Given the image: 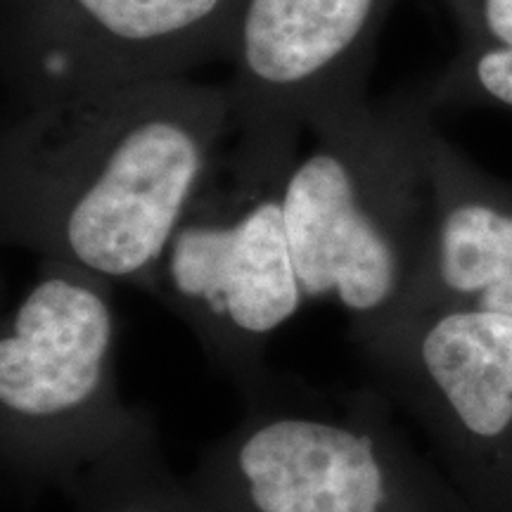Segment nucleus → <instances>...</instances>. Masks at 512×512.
<instances>
[{
  "instance_id": "f257e3e1",
  "label": "nucleus",
  "mask_w": 512,
  "mask_h": 512,
  "mask_svg": "<svg viewBox=\"0 0 512 512\" xmlns=\"http://www.w3.org/2000/svg\"><path fill=\"white\" fill-rule=\"evenodd\" d=\"M228 133L226 86L185 76L10 114L3 242L143 290Z\"/></svg>"
},
{
  "instance_id": "f03ea898",
  "label": "nucleus",
  "mask_w": 512,
  "mask_h": 512,
  "mask_svg": "<svg viewBox=\"0 0 512 512\" xmlns=\"http://www.w3.org/2000/svg\"><path fill=\"white\" fill-rule=\"evenodd\" d=\"M427 93L358 102L309 126L285 185V223L306 302H335L351 332L382 328L411 297L432 233L422 133Z\"/></svg>"
},
{
  "instance_id": "7ed1b4c3",
  "label": "nucleus",
  "mask_w": 512,
  "mask_h": 512,
  "mask_svg": "<svg viewBox=\"0 0 512 512\" xmlns=\"http://www.w3.org/2000/svg\"><path fill=\"white\" fill-rule=\"evenodd\" d=\"M242 418L188 484L221 512H472L394 420L380 387L320 389L273 373L240 392Z\"/></svg>"
},
{
  "instance_id": "20e7f679",
  "label": "nucleus",
  "mask_w": 512,
  "mask_h": 512,
  "mask_svg": "<svg viewBox=\"0 0 512 512\" xmlns=\"http://www.w3.org/2000/svg\"><path fill=\"white\" fill-rule=\"evenodd\" d=\"M157 430L121 399L112 283L41 259L0 335V458L27 491L67 489L114 448Z\"/></svg>"
},
{
  "instance_id": "39448f33",
  "label": "nucleus",
  "mask_w": 512,
  "mask_h": 512,
  "mask_svg": "<svg viewBox=\"0 0 512 512\" xmlns=\"http://www.w3.org/2000/svg\"><path fill=\"white\" fill-rule=\"evenodd\" d=\"M297 157L290 147L235 138L143 287L188 325L238 392L266 373L268 342L306 304L285 223Z\"/></svg>"
},
{
  "instance_id": "423d86ee",
  "label": "nucleus",
  "mask_w": 512,
  "mask_h": 512,
  "mask_svg": "<svg viewBox=\"0 0 512 512\" xmlns=\"http://www.w3.org/2000/svg\"><path fill=\"white\" fill-rule=\"evenodd\" d=\"M351 342L377 387L430 434L472 512H512V316L437 306Z\"/></svg>"
},
{
  "instance_id": "0eeeda50",
  "label": "nucleus",
  "mask_w": 512,
  "mask_h": 512,
  "mask_svg": "<svg viewBox=\"0 0 512 512\" xmlns=\"http://www.w3.org/2000/svg\"><path fill=\"white\" fill-rule=\"evenodd\" d=\"M240 3L0 0L5 117L226 60Z\"/></svg>"
},
{
  "instance_id": "6e6552de",
  "label": "nucleus",
  "mask_w": 512,
  "mask_h": 512,
  "mask_svg": "<svg viewBox=\"0 0 512 512\" xmlns=\"http://www.w3.org/2000/svg\"><path fill=\"white\" fill-rule=\"evenodd\" d=\"M401 0H242L226 60L230 133L299 150L318 119L366 102L375 43Z\"/></svg>"
},
{
  "instance_id": "1a4fd4ad",
  "label": "nucleus",
  "mask_w": 512,
  "mask_h": 512,
  "mask_svg": "<svg viewBox=\"0 0 512 512\" xmlns=\"http://www.w3.org/2000/svg\"><path fill=\"white\" fill-rule=\"evenodd\" d=\"M422 147L432 181V233L396 318L437 306L512 316V183L479 169L441 136L432 117Z\"/></svg>"
},
{
  "instance_id": "9d476101",
  "label": "nucleus",
  "mask_w": 512,
  "mask_h": 512,
  "mask_svg": "<svg viewBox=\"0 0 512 512\" xmlns=\"http://www.w3.org/2000/svg\"><path fill=\"white\" fill-rule=\"evenodd\" d=\"M64 494L74 512H221L171 472L159 430L95 460Z\"/></svg>"
},
{
  "instance_id": "9b49d317",
  "label": "nucleus",
  "mask_w": 512,
  "mask_h": 512,
  "mask_svg": "<svg viewBox=\"0 0 512 512\" xmlns=\"http://www.w3.org/2000/svg\"><path fill=\"white\" fill-rule=\"evenodd\" d=\"M427 95L434 107L489 105L512 112V46L463 38L456 60Z\"/></svg>"
},
{
  "instance_id": "f8f14e48",
  "label": "nucleus",
  "mask_w": 512,
  "mask_h": 512,
  "mask_svg": "<svg viewBox=\"0 0 512 512\" xmlns=\"http://www.w3.org/2000/svg\"><path fill=\"white\" fill-rule=\"evenodd\" d=\"M463 38L512 46V0H448Z\"/></svg>"
}]
</instances>
